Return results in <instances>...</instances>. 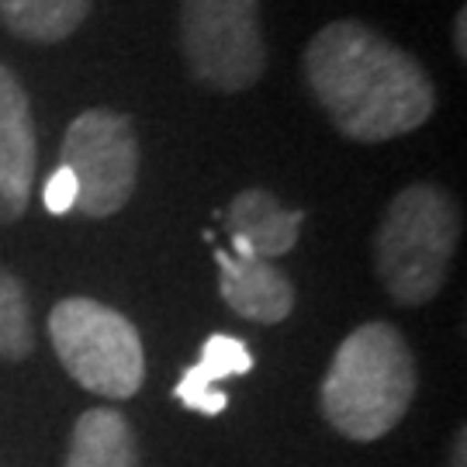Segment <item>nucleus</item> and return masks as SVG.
Segmentation results:
<instances>
[{"label":"nucleus","instance_id":"nucleus-1","mask_svg":"<svg viewBox=\"0 0 467 467\" xmlns=\"http://www.w3.org/2000/svg\"><path fill=\"white\" fill-rule=\"evenodd\" d=\"M305 80L333 129L353 142H388L433 118L436 90L412 52L364 21H329L305 46Z\"/></svg>","mask_w":467,"mask_h":467},{"label":"nucleus","instance_id":"nucleus-2","mask_svg":"<svg viewBox=\"0 0 467 467\" xmlns=\"http://www.w3.org/2000/svg\"><path fill=\"white\" fill-rule=\"evenodd\" d=\"M416 357L388 322H364L336 350L318 401L336 433L370 443L391 433L416 399Z\"/></svg>","mask_w":467,"mask_h":467},{"label":"nucleus","instance_id":"nucleus-3","mask_svg":"<svg viewBox=\"0 0 467 467\" xmlns=\"http://www.w3.org/2000/svg\"><path fill=\"white\" fill-rule=\"evenodd\" d=\"M461 243V204L447 187L409 184L384 212L374 235V264L399 305H426L447 284Z\"/></svg>","mask_w":467,"mask_h":467},{"label":"nucleus","instance_id":"nucleus-4","mask_svg":"<svg viewBox=\"0 0 467 467\" xmlns=\"http://www.w3.org/2000/svg\"><path fill=\"white\" fill-rule=\"evenodd\" d=\"M49 339L59 364L87 391L125 401L142 388V336L115 308L94 298H63L49 312Z\"/></svg>","mask_w":467,"mask_h":467},{"label":"nucleus","instance_id":"nucleus-5","mask_svg":"<svg viewBox=\"0 0 467 467\" xmlns=\"http://www.w3.org/2000/svg\"><path fill=\"white\" fill-rule=\"evenodd\" d=\"M181 49L201 87L250 90L267 69L260 0H181Z\"/></svg>","mask_w":467,"mask_h":467},{"label":"nucleus","instance_id":"nucleus-6","mask_svg":"<svg viewBox=\"0 0 467 467\" xmlns=\"http://www.w3.org/2000/svg\"><path fill=\"white\" fill-rule=\"evenodd\" d=\"M77 181L73 212L84 218H111L121 212L139 181V135L132 118L90 108L73 118L63 135V163Z\"/></svg>","mask_w":467,"mask_h":467},{"label":"nucleus","instance_id":"nucleus-7","mask_svg":"<svg viewBox=\"0 0 467 467\" xmlns=\"http://www.w3.org/2000/svg\"><path fill=\"white\" fill-rule=\"evenodd\" d=\"M35 187V121L25 87L0 67V225L28 212Z\"/></svg>","mask_w":467,"mask_h":467},{"label":"nucleus","instance_id":"nucleus-8","mask_svg":"<svg viewBox=\"0 0 467 467\" xmlns=\"http://www.w3.org/2000/svg\"><path fill=\"white\" fill-rule=\"evenodd\" d=\"M222 222L229 229L235 256L274 260L295 250L305 225V212H287L267 187H246L225 208Z\"/></svg>","mask_w":467,"mask_h":467},{"label":"nucleus","instance_id":"nucleus-9","mask_svg":"<svg viewBox=\"0 0 467 467\" xmlns=\"http://www.w3.org/2000/svg\"><path fill=\"white\" fill-rule=\"evenodd\" d=\"M218 264V291L235 316L277 326L295 312V287L287 274L277 270L270 260H246L233 250H215Z\"/></svg>","mask_w":467,"mask_h":467},{"label":"nucleus","instance_id":"nucleus-10","mask_svg":"<svg viewBox=\"0 0 467 467\" xmlns=\"http://www.w3.org/2000/svg\"><path fill=\"white\" fill-rule=\"evenodd\" d=\"M253 370V353L243 339L225 333H215L204 339L201 347V360L194 368L184 370L181 384L173 388V395L184 401L191 412H201V416H218L225 405H229V395L218 391V381L222 378H239V374H250Z\"/></svg>","mask_w":467,"mask_h":467},{"label":"nucleus","instance_id":"nucleus-11","mask_svg":"<svg viewBox=\"0 0 467 467\" xmlns=\"http://www.w3.org/2000/svg\"><path fill=\"white\" fill-rule=\"evenodd\" d=\"M63 467H139L129 419L115 409H90L77 419Z\"/></svg>","mask_w":467,"mask_h":467},{"label":"nucleus","instance_id":"nucleus-12","mask_svg":"<svg viewBox=\"0 0 467 467\" xmlns=\"http://www.w3.org/2000/svg\"><path fill=\"white\" fill-rule=\"evenodd\" d=\"M90 15V0H0L4 28L28 42H63Z\"/></svg>","mask_w":467,"mask_h":467},{"label":"nucleus","instance_id":"nucleus-13","mask_svg":"<svg viewBox=\"0 0 467 467\" xmlns=\"http://www.w3.org/2000/svg\"><path fill=\"white\" fill-rule=\"evenodd\" d=\"M35 350L32 305L28 295L7 267H0V357L25 360Z\"/></svg>","mask_w":467,"mask_h":467},{"label":"nucleus","instance_id":"nucleus-14","mask_svg":"<svg viewBox=\"0 0 467 467\" xmlns=\"http://www.w3.org/2000/svg\"><path fill=\"white\" fill-rule=\"evenodd\" d=\"M42 201H46V208H49L52 215H67V212H73V204H77V181H73V173H69L67 167H59L49 181H46Z\"/></svg>","mask_w":467,"mask_h":467},{"label":"nucleus","instance_id":"nucleus-15","mask_svg":"<svg viewBox=\"0 0 467 467\" xmlns=\"http://www.w3.org/2000/svg\"><path fill=\"white\" fill-rule=\"evenodd\" d=\"M453 46H457V56L467 59V11L464 7L457 11V21H453Z\"/></svg>","mask_w":467,"mask_h":467},{"label":"nucleus","instance_id":"nucleus-16","mask_svg":"<svg viewBox=\"0 0 467 467\" xmlns=\"http://www.w3.org/2000/svg\"><path fill=\"white\" fill-rule=\"evenodd\" d=\"M464 457H467V443H464V430L457 433V443H453V453H451V467H464Z\"/></svg>","mask_w":467,"mask_h":467}]
</instances>
